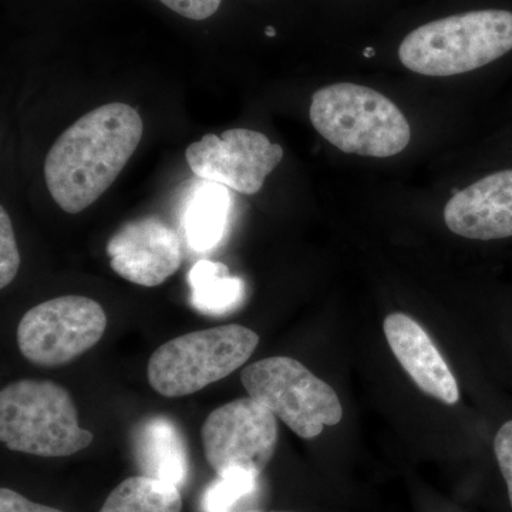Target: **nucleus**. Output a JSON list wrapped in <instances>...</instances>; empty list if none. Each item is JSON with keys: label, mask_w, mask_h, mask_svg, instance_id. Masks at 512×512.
<instances>
[{"label": "nucleus", "mask_w": 512, "mask_h": 512, "mask_svg": "<svg viewBox=\"0 0 512 512\" xmlns=\"http://www.w3.org/2000/svg\"><path fill=\"white\" fill-rule=\"evenodd\" d=\"M143 120L130 104H104L57 138L45 161L47 190L67 214L94 204L117 180L143 138Z\"/></svg>", "instance_id": "f257e3e1"}, {"label": "nucleus", "mask_w": 512, "mask_h": 512, "mask_svg": "<svg viewBox=\"0 0 512 512\" xmlns=\"http://www.w3.org/2000/svg\"><path fill=\"white\" fill-rule=\"evenodd\" d=\"M512 50V12L474 10L434 20L409 33L400 62L414 73L450 77L473 72Z\"/></svg>", "instance_id": "f03ea898"}, {"label": "nucleus", "mask_w": 512, "mask_h": 512, "mask_svg": "<svg viewBox=\"0 0 512 512\" xmlns=\"http://www.w3.org/2000/svg\"><path fill=\"white\" fill-rule=\"evenodd\" d=\"M309 116L320 136L346 154L392 157L412 140L409 121L399 107L359 84L336 83L318 90Z\"/></svg>", "instance_id": "7ed1b4c3"}, {"label": "nucleus", "mask_w": 512, "mask_h": 512, "mask_svg": "<svg viewBox=\"0 0 512 512\" xmlns=\"http://www.w3.org/2000/svg\"><path fill=\"white\" fill-rule=\"evenodd\" d=\"M0 440L9 450L39 457H69L92 444L72 394L50 380L23 379L0 392Z\"/></svg>", "instance_id": "20e7f679"}, {"label": "nucleus", "mask_w": 512, "mask_h": 512, "mask_svg": "<svg viewBox=\"0 0 512 512\" xmlns=\"http://www.w3.org/2000/svg\"><path fill=\"white\" fill-rule=\"evenodd\" d=\"M258 343L254 330L241 325L217 326L178 336L151 355L148 382L168 399L190 396L245 365Z\"/></svg>", "instance_id": "39448f33"}, {"label": "nucleus", "mask_w": 512, "mask_h": 512, "mask_svg": "<svg viewBox=\"0 0 512 512\" xmlns=\"http://www.w3.org/2000/svg\"><path fill=\"white\" fill-rule=\"evenodd\" d=\"M241 382L249 397L302 439H315L326 426L342 420V404L335 390L292 357L258 360L242 370Z\"/></svg>", "instance_id": "423d86ee"}, {"label": "nucleus", "mask_w": 512, "mask_h": 512, "mask_svg": "<svg viewBox=\"0 0 512 512\" xmlns=\"http://www.w3.org/2000/svg\"><path fill=\"white\" fill-rule=\"evenodd\" d=\"M107 329L103 306L87 296L67 295L29 309L20 319V353L36 366L57 367L94 348Z\"/></svg>", "instance_id": "0eeeda50"}, {"label": "nucleus", "mask_w": 512, "mask_h": 512, "mask_svg": "<svg viewBox=\"0 0 512 512\" xmlns=\"http://www.w3.org/2000/svg\"><path fill=\"white\" fill-rule=\"evenodd\" d=\"M201 440L215 473L239 468L261 476L275 454L278 421L252 397H241L210 413L202 424Z\"/></svg>", "instance_id": "6e6552de"}, {"label": "nucleus", "mask_w": 512, "mask_h": 512, "mask_svg": "<svg viewBox=\"0 0 512 512\" xmlns=\"http://www.w3.org/2000/svg\"><path fill=\"white\" fill-rule=\"evenodd\" d=\"M192 173L229 190L252 195L284 158L279 144L247 128H231L221 136L207 134L185 151Z\"/></svg>", "instance_id": "1a4fd4ad"}, {"label": "nucleus", "mask_w": 512, "mask_h": 512, "mask_svg": "<svg viewBox=\"0 0 512 512\" xmlns=\"http://www.w3.org/2000/svg\"><path fill=\"white\" fill-rule=\"evenodd\" d=\"M110 266L131 284L154 288L180 269L183 251L177 232L160 218L127 222L107 244Z\"/></svg>", "instance_id": "9d476101"}, {"label": "nucleus", "mask_w": 512, "mask_h": 512, "mask_svg": "<svg viewBox=\"0 0 512 512\" xmlns=\"http://www.w3.org/2000/svg\"><path fill=\"white\" fill-rule=\"evenodd\" d=\"M444 221L463 238L512 237V170L487 175L456 192L444 208Z\"/></svg>", "instance_id": "9b49d317"}, {"label": "nucleus", "mask_w": 512, "mask_h": 512, "mask_svg": "<svg viewBox=\"0 0 512 512\" xmlns=\"http://www.w3.org/2000/svg\"><path fill=\"white\" fill-rule=\"evenodd\" d=\"M390 349L420 390L444 404H456L460 390L456 377L433 340L416 320L392 313L383 323Z\"/></svg>", "instance_id": "f8f14e48"}, {"label": "nucleus", "mask_w": 512, "mask_h": 512, "mask_svg": "<svg viewBox=\"0 0 512 512\" xmlns=\"http://www.w3.org/2000/svg\"><path fill=\"white\" fill-rule=\"evenodd\" d=\"M136 450L144 476L170 481L180 487L188 476V454L183 436L173 421L153 417L141 424Z\"/></svg>", "instance_id": "ddd939ff"}, {"label": "nucleus", "mask_w": 512, "mask_h": 512, "mask_svg": "<svg viewBox=\"0 0 512 512\" xmlns=\"http://www.w3.org/2000/svg\"><path fill=\"white\" fill-rule=\"evenodd\" d=\"M231 197L228 188L204 181L192 195L184 215V231L194 251L208 252L220 244L227 228Z\"/></svg>", "instance_id": "4468645a"}, {"label": "nucleus", "mask_w": 512, "mask_h": 512, "mask_svg": "<svg viewBox=\"0 0 512 512\" xmlns=\"http://www.w3.org/2000/svg\"><path fill=\"white\" fill-rule=\"evenodd\" d=\"M187 279L191 305L204 315H228L244 301V281L232 276L228 266L222 262L208 259L195 262Z\"/></svg>", "instance_id": "2eb2a0df"}, {"label": "nucleus", "mask_w": 512, "mask_h": 512, "mask_svg": "<svg viewBox=\"0 0 512 512\" xmlns=\"http://www.w3.org/2000/svg\"><path fill=\"white\" fill-rule=\"evenodd\" d=\"M180 487L148 476L127 478L107 497L99 512H181Z\"/></svg>", "instance_id": "dca6fc26"}, {"label": "nucleus", "mask_w": 512, "mask_h": 512, "mask_svg": "<svg viewBox=\"0 0 512 512\" xmlns=\"http://www.w3.org/2000/svg\"><path fill=\"white\" fill-rule=\"evenodd\" d=\"M259 476L249 471L234 470L218 474V480L210 485L202 498L204 512H229L241 498L247 497L256 488Z\"/></svg>", "instance_id": "f3484780"}, {"label": "nucleus", "mask_w": 512, "mask_h": 512, "mask_svg": "<svg viewBox=\"0 0 512 512\" xmlns=\"http://www.w3.org/2000/svg\"><path fill=\"white\" fill-rule=\"evenodd\" d=\"M20 255L12 221L5 208H0V288L12 284L18 275Z\"/></svg>", "instance_id": "a211bd4d"}, {"label": "nucleus", "mask_w": 512, "mask_h": 512, "mask_svg": "<svg viewBox=\"0 0 512 512\" xmlns=\"http://www.w3.org/2000/svg\"><path fill=\"white\" fill-rule=\"evenodd\" d=\"M494 451L498 466H500L505 483H507L508 497H510L512 507V420L507 421L498 430L494 441Z\"/></svg>", "instance_id": "6ab92c4d"}, {"label": "nucleus", "mask_w": 512, "mask_h": 512, "mask_svg": "<svg viewBox=\"0 0 512 512\" xmlns=\"http://www.w3.org/2000/svg\"><path fill=\"white\" fill-rule=\"evenodd\" d=\"M168 9L191 20H205L220 9L222 0H160Z\"/></svg>", "instance_id": "aec40b11"}, {"label": "nucleus", "mask_w": 512, "mask_h": 512, "mask_svg": "<svg viewBox=\"0 0 512 512\" xmlns=\"http://www.w3.org/2000/svg\"><path fill=\"white\" fill-rule=\"evenodd\" d=\"M0 512H63L47 505L33 503L22 494L2 488L0 490Z\"/></svg>", "instance_id": "412c9836"}, {"label": "nucleus", "mask_w": 512, "mask_h": 512, "mask_svg": "<svg viewBox=\"0 0 512 512\" xmlns=\"http://www.w3.org/2000/svg\"><path fill=\"white\" fill-rule=\"evenodd\" d=\"M265 35L268 37H275L276 30L274 28H272V26H268V28L265 29Z\"/></svg>", "instance_id": "4be33fe9"}, {"label": "nucleus", "mask_w": 512, "mask_h": 512, "mask_svg": "<svg viewBox=\"0 0 512 512\" xmlns=\"http://www.w3.org/2000/svg\"><path fill=\"white\" fill-rule=\"evenodd\" d=\"M363 56H365V57L375 56V49H372V47H367V49H365V52H363Z\"/></svg>", "instance_id": "5701e85b"}, {"label": "nucleus", "mask_w": 512, "mask_h": 512, "mask_svg": "<svg viewBox=\"0 0 512 512\" xmlns=\"http://www.w3.org/2000/svg\"><path fill=\"white\" fill-rule=\"evenodd\" d=\"M248 512H262V511H248ZM271 512H291V511H271Z\"/></svg>", "instance_id": "b1692460"}]
</instances>
